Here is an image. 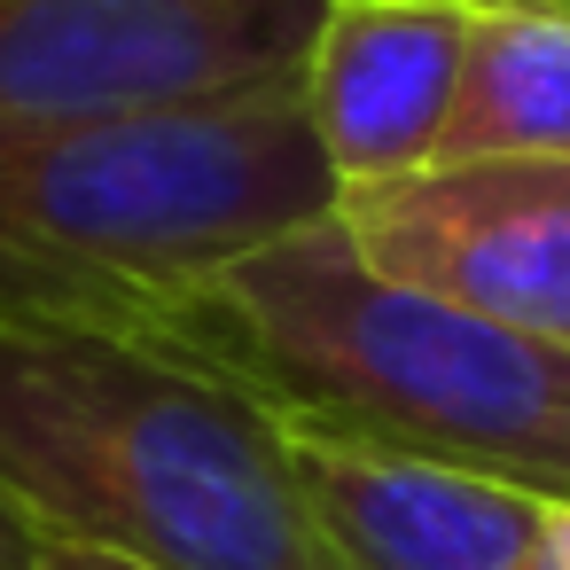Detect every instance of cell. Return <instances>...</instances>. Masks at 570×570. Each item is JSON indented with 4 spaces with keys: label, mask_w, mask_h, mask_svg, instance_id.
Listing matches in <instances>:
<instances>
[{
    "label": "cell",
    "mask_w": 570,
    "mask_h": 570,
    "mask_svg": "<svg viewBox=\"0 0 570 570\" xmlns=\"http://www.w3.org/2000/svg\"><path fill=\"white\" fill-rule=\"evenodd\" d=\"M0 508L134 570H344L289 430L149 328H0Z\"/></svg>",
    "instance_id": "obj_1"
},
{
    "label": "cell",
    "mask_w": 570,
    "mask_h": 570,
    "mask_svg": "<svg viewBox=\"0 0 570 570\" xmlns=\"http://www.w3.org/2000/svg\"><path fill=\"white\" fill-rule=\"evenodd\" d=\"M149 336L212 360L289 430L570 492V352L383 282L336 219L227 258Z\"/></svg>",
    "instance_id": "obj_2"
},
{
    "label": "cell",
    "mask_w": 570,
    "mask_h": 570,
    "mask_svg": "<svg viewBox=\"0 0 570 570\" xmlns=\"http://www.w3.org/2000/svg\"><path fill=\"white\" fill-rule=\"evenodd\" d=\"M328 212L336 180L297 87L110 118H0V328H157L180 289Z\"/></svg>",
    "instance_id": "obj_3"
},
{
    "label": "cell",
    "mask_w": 570,
    "mask_h": 570,
    "mask_svg": "<svg viewBox=\"0 0 570 570\" xmlns=\"http://www.w3.org/2000/svg\"><path fill=\"white\" fill-rule=\"evenodd\" d=\"M328 0H0V118H110L297 87Z\"/></svg>",
    "instance_id": "obj_4"
},
{
    "label": "cell",
    "mask_w": 570,
    "mask_h": 570,
    "mask_svg": "<svg viewBox=\"0 0 570 570\" xmlns=\"http://www.w3.org/2000/svg\"><path fill=\"white\" fill-rule=\"evenodd\" d=\"M328 219L383 282L570 352V157H438L336 188Z\"/></svg>",
    "instance_id": "obj_5"
},
{
    "label": "cell",
    "mask_w": 570,
    "mask_h": 570,
    "mask_svg": "<svg viewBox=\"0 0 570 570\" xmlns=\"http://www.w3.org/2000/svg\"><path fill=\"white\" fill-rule=\"evenodd\" d=\"M469 32V0H328L321 9L297 71V110L336 188L399 180L445 157Z\"/></svg>",
    "instance_id": "obj_6"
},
{
    "label": "cell",
    "mask_w": 570,
    "mask_h": 570,
    "mask_svg": "<svg viewBox=\"0 0 570 570\" xmlns=\"http://www.w3.org/2000/svg\"><path fill=\"white\" fill-rule=\"evenodd\" d=\"M289 461L344 570H547L554 492L321 430H289Z\"/></svg>",
    "instance_id": "obj_7"
},
{
    "label": "cell",
    "mask_w": 570,
    "mask_h": 570,
    "mask_svg": "<svg viewBox=\"0 0 570 570\" xmlns=\"http://www.w3.org/2000/svg\"><path fill=\"white\" fill-rule=\"evenodd\" d=\"M445 157H570V0H476Z\"/></svg>",
    "instance_id": "obj_8"
},
{
    "label": "cell",
    "mask_w": 570,
    "mask_h": 570,
    "mask_svg": "<svg viewBox=\"0 0 570 570\" xmlns=\"http://www.w3.org/2000/svg\"><path fill=\"white\" fill-rule=\"evenodd\" d=\"M24 570H134V562H118V554H95V547H56V539H32Z\"/></svg>",
    "instance_id": "obj_9"
},
{
    "label": "cell",
    "mask_w": 570,
    "mask_h": 570,
    "mask_svg": "<svg viewBox=\"0 0 570 570\" xmlns=\"http://www.w3.org/2000/svg\"><path fill=\"white\" fill-rule=\"evenodd\" d=\"M547 570H570V492L547 500Z\"/></svg>",
    "instance_id": "obj_10"
},
{
    "label": "cell",
    "mask_w": 570,
    "mask_h": 570,
    "mask_svg": "<svg viewBox=\"0 0 570 570\" xmlns=\"http://www.w3.org/2000/svg\"><path fill=\"white\" fill-rule=\"evenodd\" d=\"M24 554H32V539H24V523L0 508V570H24Z\"/></svg>",
    "instance_id": "obj_11"
},
{
    "label": "cell",
    "mask_w": 570,
    "mask_h": 570,
    "mask_svg": "<svg viewBox=\"0 0 570 570\" xmlns=\"http://www.w3.org/2000/svg\"><path fill=\"white\" fill-rule=\"evenodd\" d=\"M469 9H476V0H469Z\"/></svg>",
    "instance_id": "obj_12"
}]
</instances>
